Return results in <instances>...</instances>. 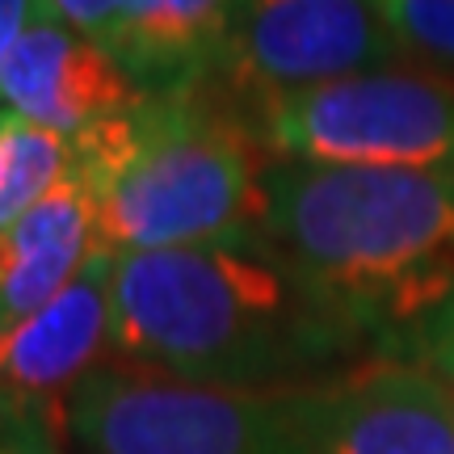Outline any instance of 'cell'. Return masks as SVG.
Returning a JSON list of instances; mask_svg holds the SVG:
<instances>
[{
    "instance_id": "cell-7",
    "label": "cell",
    "mask_w": 454,
    "mask_h": 454,
    "mask_svg": "<svg viewBox=\"0 0 454 454\" xmlns=\"http://www.w3.org/2000/svg\"><path fill=\"white\" fill-rule=\"evenodd\" d=\"M294 404L311 454H454V391L429 362L374 357Z\"/></svg>"
},
{
    "instance_id": "cell-5",
    "label": "cell",
    "mask_w": 454,
    "mask_h": 454,
    "mask_svg": "<svg viewBox=\"0 0 454 454\" xmlns=\"http://www.w3.org/2000/svg\"><path fill=\"white\" fill-rule=\"evenodd\" d=\"M274 160L412 168L454 177V76L417 64L282 93L253 106Z\"/></svg>"
},
{
    "instance_id": "cell-2",
    "label": "cell",
    "mask_w": 454,
    "mask_h": 454,
    "mask_svg": "<svg viewBox=\"0 0 454 454\" xmlns=\"http://www.w3.org/2000/svg\"><path fill=\"white\" fill-rule=\"evenodd\" d=\"M261 236L366 345L454 316V177L270 160Z\"/></svg>"
},
{
    "instance_id": "cell-11",
    "label": "cell",
    "mask_w": 454,
    "mask_h": 454,
    "mask_svg": "<svg viewBox=\"0 0 454 454\" xmlns=\"http://www.w3.org/2000/svg\"><path fill=\"white\" fill-rule=\"evenodd\" d=\"M240 0H118L110 55L144 93H168L223 64Z\"/></svg>"
},
{
    "instance_id": "cell-8",
    "label": "cell",
    "mask_w": 454,
    "mask_h": 454,
    "mask_svg": "<svg viewBox=\"0 0 454 454\" xmlns=\"http://www.w3.org/2000/svg\"><path fill=\"white\" fill-rule=\"evenodd\" d=\"M0 101L34 127L64 139L122 118L144 101V89L106 47L67 26L51 4H38L0 72Z\"/></svg>"
},
{
    "instance_id": "cell-9",
    "label": "cell",
    "mask_w": 454,
    "mask_h": 454,
    "mask_svg": "<svg viewBox=\"0 0 454 454\" xmlns=\"http://www.w3.org/2000/svg\"><path fill=\"white\" fill-rule=\"evenodd\" d=\"M110 278L114 253L98 244L47 308L0 333V412L43 408L64 417L67 395L110 345Z\"/></svg>"
},
{
    "instance_id": "cell-14",
    "label": "cell",
    "mask_w": 454,
    "mask_h": 454,
    "mask_svg": "<svg viewBox=\"0 0 454 454\" xmlns=\"http://www.w3.org/2000/svg\"><path fill=\"white\" fill-rule=\"evenodd\" d=\"M0 450L4 454H72L64 442V417L43 408H4L0 412Z\"/></svg>"
},
{
    "instance_id": "cell-1",
    "label": "cell",
    "mask_w": 454,
    "mask_h": 454,
    "mask_svg": "<svg viewBox=\"0 0 454 454\" xmlns=\"http://www.w3.org/2000/svg\"><path fill=\"white\" fill-rule=\"evenodd\" d=\"M110 345L185 383L299 391L362 354L366 337L257 240L114 253Z\"/></svg>"
},
{
    "instance_id": "cell-15",
    "label": "cell",
    "mask_w": 454,
    "mask_h": 454,
    "mask_svg": "<svg viewBox=\"0 0 454 454\" xmlns=\"http://www.w3.org/2000/svg\"><path fill=\"white\" fill-rule=\"evenodd\" d=\"M43 4H51L67 26H76L98 47H114V38H118V0H43Z\"/></svg>"
},
{
    "instance_id": "cell-18",
    "label": "cell",
    "mask_w": 454,
    "mask_h": 454,
    "mask_svg": "<svg viewBox=\"0 0 454 454\" xmlns=\"http://www.w3.org/2000/svg\"><path fill=\"white\" fill-rule=\"evenodd\" d=\"M0 122H4V114H0Z\"/></svg>"
},
{
    "instance_id": "cell-19",
    "label": "cell",
    "mask_w": 454,
    "mask_h": 454,
    "mask_svg": "<svg viewBox=\"0 0 454 454\" xmlns=\"http://www.w3.org/2000/svg\"><path fill=\"white\" fill-rule=\"evenodd\" d=\"M0 454H4V450H0Z\"/></svg>"
},
{
    "instance_id": "cell-6",
    "label": "cell",
    "mask_w": 454,
    "mask_h": 454,
    "mask_svg": "<svg viewBox=\"0 0 454 454\" xmlns=\"http://www.w3.org/2000/svg\"><path fill=\"white\" fill-rule=\"evenodd\" d=\"M404 64L379 0H240L223 64L248 106Z\"/></svg>"
},
{
    "instance_id": "cell-16",
    "label": "cell",
    "mask_w": 454,
    "mask_h": 454,
    "mask_svg": "<svg viewBox=\"0 0 454 454\" xmlns=\"http://www.w3.org/2000/svg\"><path fill=\"white\" fill-rule=\"evenodd\" d=\"M38 4L43 0H0V72H4V59H9L13 43L21 38V30L38 13Z\"/></svg>"
},
{
    "instance_id": "cell-10",
    "label": "cell",
    "mask_w": 454,
    "mask_h": 454,
    "mask_svg": "<svg viewBox=\"0 0 454 454\" xmlns=\"http://www.w3.org/2000/svg\"><path fill=\"white\" fill-rule=\"evenodd\" d=\"M98 248L93 202L67 173L34 211L0 231V333L47 308Z\"/></svg>"
},
{
    "instance_id": "cell-13",
    "label": "cell",
    "mask_w": 454,
    "mask_h": 454,
    "mask_svg": "<svg viewBox=\"0 0 454 454\" xmlns=\"http://www.w3.org/2000/svg\"><path fill=\"white\" fill-rule=\"evenodd\" d=\"M404 59L454 76V0H379Z\"/></svg>"
},
{
    "instance_id": "cell-12",
    "label": "cell",
    "mask_w": 454,
    "mask_h": 454,
    "mask_svg": "<svg viewBox=\"0 0 454 454\" xmlns=\"http://www.w3.org/2000/svg\"><path fill=\"white\" fill-rule=\"evenodd\" d=\"M67 173H72V139L4 110V122H0V231H9L21 215L34 211Z\"/></svg>"
},
{
    "instance_id": "cell-3",
    "label": "cell",
    "mask_w": 454,
    "mask_h": 454,
    "mask_svg": "<svg viewBox=\"0 0 454 454\" xmlns=\"http://www.w3.org/2000/svg\"><path fill=\"white\" fill-rule=\"evenodd\" d=\"M270 152L253 106L211 72L72 139V173L110 253L257 244Z\"/></svg>"
},
{
    "instance_id": "cell-17",
    "label": "cell",
    "mask_w": 454,
    "mask_h": 454,
    "mask_svg": "<svg viewBox=\"0 0 454 454\" xmlns=\"http://www.w3.org/2000/svg\"><path fill=\"white\" fill-rule=\"evenodd\" d=\"M429 357H434L429 366H434L454 391V316L434 333V337H429Z\"/></svg>"
},
{
    "instance_id": "cell-4",
    "label": "cell",
    "mask_w": 454,
    "mask_h": 454,
    "mask_svg": "<svg viewBox=\"0 0 454 454\" xmlns=\"http://www.w3.org/2000/svg\"><path fill=\"white\" fill-rule=\"evenodd\" d=\"M81 454H311L294 391H231L147 366H98L64 404Z\"/></svg>"
}]
</instances>
